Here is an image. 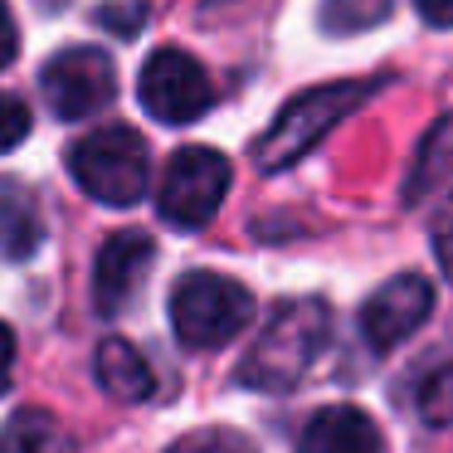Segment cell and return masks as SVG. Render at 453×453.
<instances>
[{
  "instance_id": "cell-11",
  "label": "cell",
  "mask_w": 453,
  "mask_h": 453,
  "mask_svg": "<svg viewBox=\"0 0 453 453\" xmlns=\"http://www.w3.org/2000/svg\"><path fill=\"white\" fill-rule=\"evenodd\" d=\"M93 375H98V385L122 404L151 400V390H157L147 356H142L132 342H122V336H103V346L93 351Z\"/></svg>"
},
{
  "instance_id": "cell-2",
  "label": "cell",
  "mask_w": 453,
  "mask_h": 453,
  "mask_svg": "<svg viewBox=\"0 0 453 453\" xmlns=\"http://www.w3.org/2000/svg\"><path fill=\"white\" fill-rule=\"evenodd\" d=\"M380 88L375 79H351V83H322V88L297 93L293 103H283V112L273 118V127L254 142L258 171H283L293 161H303L336 122H346L371 93Z\"/></svg>"
},
{
  "instance_id": "cell-4",
  "label": "cell",
  "mask_w": 453,
  "mask_h": 453,
  "mask_svg": "<svg viewBox=\"0 0 453 453\" xmlns=\"http://www.w3.org/2000/svg\"><path fill=\"white\" fill-rule=\"evenodd\" d=\"M249 317H254V297L229 273L196 268L171 288V326L186 346H200V351L225 346L229 336H239L249 326Z\"/></svg>"
},
{
  "instance_id": "cell-6",
  "label": "cell",
  "mask_w": 453,
  "mask_h": 453,
  "mask_svg": "<svg viewBox=\"0 0 453 453\" xmlns=\"http://www.w3.org/2000/svg\"><path fill=\"white\" fill-rule=\"evenodd\" d=\"M40 88H44V103L54 108V118L83 122L118 98V69L103 50L79 44V50H64L44 64Z\"/></svg>"
},
{
  "instance_id": "cell-19",
  "label": "cell",
  "mask_w": 453,
  "mask_h": 453,
  "mask_svg": "<svg viewBox=\"0 0 453 453\" xmlns=\"http://www.w3.org/2000/svg\"><path fill=\"white\" fill-rule=\"evenodd\" d=\"M414 11H419V20L434 25V30H449L453 25V0H414Z\"/></svg>"
},
{
  "instance_id": "cell-17",
  "label": "cell",
  "mask_w": 453,
  "mask_h": 453,
  "mask_svg": "<svg viewBox=\"0 0 453 453\" xmlns=\"http://www.w3.org/2000/svg\"><path fill=\"white\" fill-rule=\"evenodd\" d=\"M30 137V108L11 93H0V151H15Z\"/></svg>"
},
{
  "instance_id": "cell-8",
  "label": "cell",
  "mask_w": 453,
  "mask_h": 453,
  "mask_svg": "<svg viewBox=\"0 0 453 453\" xmlns=\"http://www.w3.org/2000/svg\"><path fill=\"white\" fill-rule=\"evenodd\" d=\"M434 312V288L419 273H395L390 283L375 288V297H365L361 307V336L371 351H395L400 342H410Z\"/></svg>"
},
{
  "instance_id": "cell-15",
  "label": "cell",
  "mask_w": 453,
  "mask_h": 453,
  "mask_svg": "<svg viewBox=\"0 0 453 453\" xmlns=\"http://www.w3.org/2000/svg\"><path fill=\"white\" fill-rule=\"evenodd\" d=\"M166 453H254V443L244 439L239 429H196V434H180Z\"/></svg>"
},
{
  "instance_id": "cell-12",
  "label": "cell",
  "mask_w": 453,
  "mask_h": 453,
  "mask_svg": "<svg viewBox=\"0 0 453 453\" xmlns=\"http://www.w3.org/2000/svg\"><path fill=\"white\" fill-rule=\"evenodd\" d=\"M40 249V210L15 176H0V258H30Z\"/></svg>"
},
{
  "instance_id": "cell-13",
  "label": "cell",
  "mask_w": 453,
  "mask_h": 453,
  "mask_svg": "<svg viewBox=\"0 0 453 453\" xmlns=\"http://www.w3.org/2000/svg\"><path fill=\"white\" fill-rule=\"evenodd\" d=\"M0 453H79V443L50 410H20L0 429Z\"/></svg>"
},
{
  "instance_id": "cell-16",
  "label": "cell",
  "mask_w": 453,
  "mask_h": 453,
  "mask_svg": "<svg viewBox=\"0 0 453 453\" xmlns=\"http://www.w3.org/2000/svg\"><path fill=\"white\" fill-rule=\"evenodd\" d=\"M429 239H434V254H439V268L453 278V176L443 180V190H439V205H434Z\"/></svg>"
},
{
  "instance_id": "cell-9",
  "label": "cell",
  "mask_w": 453,
  "mask_h": 453,
  "mask_svg": "<svg viewBox=\"0 0 453 453\" xmlns=\"http://www.w3.org/2000/svg\"><path fill=\"white\" fill-rule=\"evenodd\" d=\"M151 258H157V244L142 229H122V234H112L98 249V264H93V303H98L103 317L127 312V303L137 297V288L151 273Z\"/></svg>"
},
{
  "instance_id": "cell-10",
  "label": "cell",
  "mask_w": 453,
  "mask_h": 453,
  "mask_svg": "<svg viewBox=\"0 0 453 453\" xmlns=\"http://www.w3.org/2000/svg\"><path fill=\"white\" fill-rule=\"evenodd\" d=\"M297 453H385V434L375 429V419L365 410L332 404V410L307 419Z\"/></svg>"
},
{
  "instance_id": "cell-20",
  "label": "cell",
  "mask_w": 453,
  "mask_h": 453,
  "mask_svg": "<svg viewBox=\"0 0 453 453\" xmlns=\"http://www.w3.org/2000/svg\"><path fill=\"white\" fill-rule=\"evenodd\" d=\"M11 365H15V336H11V326L0 322V395L11 390Z\"/></svg>"
},
{
  "instance_id": "cell-7",
  "label": "cell",
  "mask_w": 453,
  "mask_h": 453,
  "mask_svg": "<svg viewBox=\"0 0 453 453\" xmlns=\"http://www.w3.org/2000/svg\"><path fill=\"white\" fill-rule=\"evenodd\" d=\"M142 108L151 112L166 127H186V122H200L215 103V88H210V73L200 69L190 54L180 50H157L147 64H142Z\"/></svg>"
},
{
  "instance_id": "cell-18",
  "label": "cell",
  "mask_w": 453,
  "mask_h": 453,
  "mask_svg": "<svg viewBox=\"0 0 453 453\" xmlns=\"http://www.w3.org/2000/svg\"><path fill=\"white\" fill-rule=\"evenodd\" d=\"M20 54V30H15V15H11V5L0 0V69Z\"/></svg>"
},
{
  "instance_id": "cell-14",
  "label": "cell",
  "mask_w": 453,
  "mask_h": 453,
  "mask_svg": "<svg viewBox=\"0 0 453 453\" xmlns=\"http://www.w3.org/2000/svg\"><path fill=\"white\" fill-rule=\"evenodd\" d=\"M390 15V0H322L317 20L326 30H342V35H356V30H371Z\"/></svg>"
},
{
  "instance_id": "cell-3",
  "label": "cell",
  "mask_w": 453,
  "mask_h": 453,
  "mask_svg": "<svg viewBox=\"0 0 453 453\" xmlns=\"http://www.w3.org/2000/svg\"><path fill=\"white\" fill-rule=\"evenodd\" d=\"M69 171H73L83 196H93L98 205L127 210L142 200V190L151 180V157H147V142L137 132L112 122V127L88 132L83 142H73Z\"/></svg>"
},
{
  "instance_id": "cell-1",
  "label": "cell",
  "mask_w": 453,
  "mask_h": 453,
  "mask_svg": "<svg viewBox=\"0 0 453 453\" xmlns=\"http://www.w3.org/2000/svg\"><path fill=\"white\" fill-rule=\"evenodd\" d=\"M326 336H332V312H326V303H317V297L283 303L264 322V332L249 346V356L239 361V385L268 390V395L297 390L303 375L317 365V356L326 351Z\"/></svg>"
},
{
  "instance_id": "cell-5",
  "label": "cell",
  "mask_w": 453,
  "mask_h": 453,
  "mask_svg": "<svg viewBox=\"0 0 453 453\" xmlns=\"http://www.w3.org/2000/svg\"><path fill=\"white\" fill-rule=\"evenodd\" d=\"M229 196V161L215 147H180L166 161L157 210L171 229H200Z\"/></svg>"
}]
</instances>
